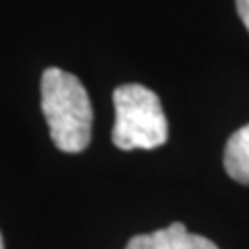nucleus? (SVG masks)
Returning <instances> with one entry per match:
<instances>
[{
	"instance_id": "4",
	"label": "nucleus",
	"mask_w": 249,
	"mask_h": 249,
	"mask_svg": "<svg viewBox=\"0 0 249 249\" xmlns=\"http://www.w3.org/2000/svg\"><path fill=\"white\" fill-rule=\"evenodd\" d=\"M224 170L241 185H249V124L237 129L224 145Z\"/></svg>"
},
{
	"instance_id": "2",
	"label": "nucleus",
	"mask_w": 249,
	"mask_h": 249,
	"mask_svg": "<svg viewBox=\"0 0 249 249\" xmlns=\"http://www.w3.org/2000/svg\"><path fill=\"white\" fill-rule=\"evenodd\" d=\"M112 143L123 152L156 150L168 139V121L158 93L142 83H124L112 91Z\"/></svg>"
},
{
	"instance_id": "5",
	"label": "nucleus",
	"mask_w": 249,
	"mask_h": 249,
	"mask_svg": "<svg viewBox=\"0 0 249 249\" xmlns=\"http://www.w3.org/2000/svg\"><path fill=\"white\" fill-rule=\"evenodd\" d=\"M237 13H239V19L243 21V25L249 31V0H237Z\"/></svg>"
},
{
	"instance_id": "6",
	"label": "nucleus",
	"mask_w": 249,
	"mask_h": 249,
	"mask_svg": "<svg viewBox=\"0 0 249 249\" xmlns=\"http://www.w3.org/2000/svg\"><path fill=\"white\" fill-rule=\"evenodd\" d=\"M0 249H4V241H2V235H0Z\"/></svg>"
},
{
	"instance_id": "3",
	"label": "nucleus",
	"mask_w": 249,
	"mask_h": 249,
	"mask_svg": "<svg viewBox=\"0 0 249 249\" xmlns=\"http://www.w3.org/2000/svg\"><path fill=\"white\" fill-rule=\"evenodd\" d=\"M124 249H218V245L208 237L189 232L183 222H173L166 229L131 237Z\"/></svg>"
},
{
	"instance_id": "1",
	"label": "nucleus",
	"mask_w": 249,
	"mask_h": 249,
	"mask_svg": "<svg viewBox=\"0 0 249 249\" xmlns=\"http://www.w3.org/2000/svg\"><path fill=\"white\" fill-rule=\"evenodd\" d=\"M42 114L60 152L79 154L91 142L93 110L83 83L58 67L46 69L40 81Z\"/></svg>"
}]
</instances>
